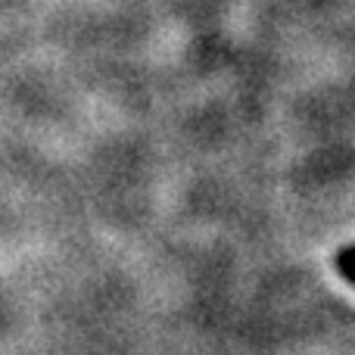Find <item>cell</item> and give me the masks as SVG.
Masks as SVG:
<instances>
[{
    "label": "cell",
    "instance_id": "obj_1",
    "mask_svg": "<svg viewBox=\"0 0 355 355\" xmlns=\"http://www.w3.org/2000/svg\"><path fill=\"white\" fill-rule=\"evenodd\" d=\"M337 271L355 287V243L346 246V250H340V256H337Z\"/></svg>",
    "mask_w": 355,
    "mask_h": 355
}]
</instances>
